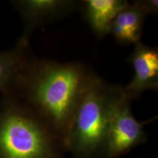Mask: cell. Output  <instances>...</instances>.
<instances>
[{
    "instance_id": "obj_8",
    "label": "cell",
    "mask_w": 158,
    "mask_h": 158,
    "mask_svg": "<svg viewBox=\"0 0 158 158\" xmlns=\"http://www.w3.org/2000/svg\"><path fill=\"white\" fill-rule=\"evenodd\" d=\"M127 2L125 0H84L81 1L80 10L96 37L102 39L110 34L114 19Z\"/></svg>"
},
{
    "instance_id": "obj_5",
    "label": "cell",
    "mask_w": 158,
    "mask_h": 158,
    "mask_svg": "<svg viewBox=\"0 0 158 158\" xmlns=\"http://www.w3.org/2000/svg\"><path fill=\"white\" fill-rule=\"evenodd\" d=\"M12 2L24 23V30L17 43L27 46L35 29L80 10L81 5V1L76 0H17Z\"/></svg>"
},
{
    "instance_id": "obj_2",
    "label": "cell",
    "mask_w": 158,
    "mask_h": 158,
    "mask_svg": "<svg viewBox=\"0 0 158 158\" xmlns=\"http://www.w3.org/2000/svg\"><path fill=\"white\" fill-rule=\"evenodd\" d=\"M62 140L18 99L0 100V158H61Z\"/></svg>"
},
{
    "instance_id": "obj_10",
    "label": "cell",
    "mask_w": 158,
    "mask_h": 158,
    "mask_svg": "<svg viewBox=\"0 0 158 158\" xmlns=\"http://www.w3.org/2000/svg\"><path fill=\"white\" fill-rule=\"evenodd\" d=\"M144 10L147 15H157L158 13V1L157 0H141Z\"/></svg>"
},
{
    "instance_id": "obj_9",
    "label": "cell",
    "mask_w": 158,
    "mask_h": 158,
    "mask_svg": "<svg viewBox=\"0 0 158 158\" xmlns=\"http://www.w3.org/2000/svg\"><path fill=\"white\" fill-rule=\"evenodd\" d=\"M32 58L29 45L18 43L10 50L0 52V92L2 96L13 94L20 76Z\"/></svg>"
},
{
    "instance_id": "obj_7",
    "label": "cell",
    "mask_w": 158,
    "mask_h": 158,
    "mask_svg": "<svg viewBox=\"0 0 158 158\" xmlns=\"http://www.w3.org/2000/svg\"><path fill=\"white\" fill-rule=\"evenodd\" d=\"M147 15L141 0L127 2L114 19L110 34L113 35L118 44L135 45L141 41Z\"/></svg>"
},
{
    "instance_id": "obj_1",
    "label": "cell",
    "mask_w": 158,
    "mask_h": 158,
    "mask_svg": "<svg viewBox=\"0 0 158 158\" xmlns=\"http://www.w3.org/2000/svg\"><path fill=\"white\" fill-rule=\"evenodd\" d=\"M97 76L81 62L33 57L20 76L11 97L42 118L67 148L77 108Z\"/></svg>"
},
{
    "instance_id": "obj_6",
    "label": "cell",
    "mask_w": 158,
    "mask_h": 158,
    "mask_svg": "<svg viewBox=\"0 0 158 158\" xmlns=\"http://www.w3.org/2000/svg\"><path fill=\"white\" fill-rule=\"evenodd\" d=\"M134 45V50L128 59L133 68L134 75L131 81L122 86L124 94L131 100L145 91L158 90L157 48L148 46L141 41Z\"/></svg>"
},
{
    "instance_id": "obj_4",
    "label": "cell",
    "mask_w": 158,
    "mask_h": 158,
    "mask_svg": "<svg viewBox=\"0 0 158 158\" xmlns=\"http://www.w3.org/2000/svg\"><path fill=\"white\" fill-rule=\"evenodd\" d=\"M131 100L118 86L110 110L109 127L105 158H114L126 153L145 141L143 125L149 121L138 122L130 108Z\"/></svg>"
},
{
    "instance_id": "obj_3",
    "label": "cell",
    "mask_w": 158,
    "mask_h": 158,
    "mask_svg": "<svg viewBox=\"0 0 158 158\" xmlns=\"http://www.w3.org/2000/svg\"><path fill=\"white\" fill-rule=\"evenodd\" d=\"M118 86L97 76L79 103L67 141L76 158H105L110 110Z\"/></svg>"
}]
</instances>
